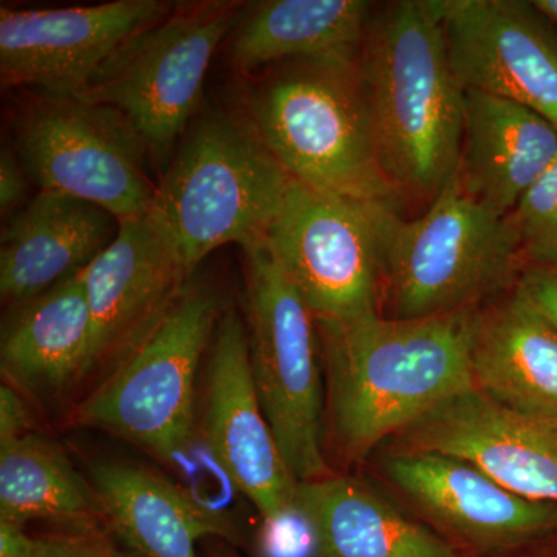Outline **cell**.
Listing matches in <instances>:
<instances>
[{"label": "cell", "instance_id": "obj_1", "mask_svg": "<svg viewBox=\"0 0 557 557\" xmlns=\"http://www.w3.org/2000/svg\"><path fill=\"white\" fill-rule=\"evenodd\" d=\"M480 307L417 319H317L330 434L361 460L432 409L474 388Z\"/></svg>", "mask_w": 557, "mask_h": 557}, {"label": "cell", "instance_id": "obj_2", "mask_svg": "<svg viewBox=\"0 0 557 557\" xmlns=\"http://www.w3.org/2000/svg\"><path fill=\"white\" fill-rule=\"evenodd\" d=\"M358 64L387 178L399 196L434 200L456 174L463 138L443 0L388 5L370 21Z\"/></svg>", "mask_w": 557, "mask_h": 557}, {"label": "cell", "instance_id": "obj_3", "mask_svg": "<svg viewBox=\"0 0 557 557\" xmlns=\"http://www.w3.org/2000/svg\"><path fill=\"white\" fill-rule=\"evenodd\" d=\"M358 61L287 62L248 90L244 115L300 185L394 205Z\"/></svg>", "mask_w": 557, "mask_h": 557}, {"label": "cell", "instance_id": "obj_4", "mask_svg": "<svg viewBox=\"0 0 557 557\" xmlns=\"http://www.w3.org/2000/svg\"><path fill=\"white\" fill-rule=\"evenodd\" d=\"M292 182L244 113L209 110L157 182L148 215L193 273L214 249L263 244Z\"/></svg>", "mask_w": 557, "mask_h": 557}, {"label": "cell", "instance_id": "obj_5", "mask_svg": "<svg viewBox=\"0 0 557 557\" xmlns=\"http://www.w3.org/2000/svg\"><path fill=\"white\" fill-rule=\"evenodd\" d=\"M527 262L511 215L469 196L457 171L418 219L388 209L381 231L383 300L398 319L479 307L518 285Z\"/></svg>", "mask_w": 557, "mask_h": 557}, {"label": "cell", "instance_id": "obj_6", "mask_svg": "<svg viewBox=\"0 0 557 557\" xmlns=\"http://www.w3.org/2000/svg\"><path fill=\"white\" fill-rule=\"evenodd\" d=\"M220 317L218 295L189 281L81 403L75 420L163 461L182 456L193 438L197 372Z\"/></svg>", "mask_w": 557, "mask_h": 557}, {"label": "cell", "instance_id": "obj_7", "mask_svg": "<svg viewBox=\"0 0 557 557\" xmlns=\"http://www.w3.org/2000/svg\"><path fill=\"white\" fill-rule=\"evenodd\" d=\"M242 11L233 0L177 3L127 39L78 98L115 112L149 157L166 159L188 132L212 58Z\"/></svg>", "mask_w": 557, "mask_h": 557}, {"label": "cell", "instance_id": "obj_8", "mask_svg": "<svg viewBox=\"0 0 557 557\" xmlns=\"http://www.w3.org/2000/svg\"><path fill=\"white\" fill-rule=\"evenodd\" d=\"M244 252L249 364L260 406L293 478H327L317 318L265 242Z\"/></svg>", "mask_w": 557, "mask_h": 557}, {"label": "cell", "instance_id": "obj_9", "mask_svg": "<svg viewBox=\"0 0 557 557\" xmlns=\"http://www.w3.org/2000/svg\"><path fill=\"white\" fill-rule=\"evenodd\" d=\"M13 149L42 193L89 201L119 222L152 207L157 182L146 170L148 152L108 108L36 95L17 115Z\"/></svg>", "mask_w": 557, "mask_h": 557}, {"label": "cell", "instance_id": "obj_10", "mask_svg": "<svg viewBox=\"0 0 557 557\" xmlns=\"http://www.w3.org/2000/svg\"><path fill=\"white\" fill-rule=\"evenodd\" d=\"M392 208L329 196L293 180L265 245L314 318L380 313L381 231Z\"/></svg>", "mask_w": 557, "mask_h": 557}, {"label": "cell", "instance_id": "obj_11", "mask_svg": "<svg viewBox=\"0 0 557 557\" xmlns=\"http://www.w3.org/2000/svg\"><path fill=\"white\" fill-rule=\"evenodd\" d=\"M174 3L113 0L67 9H0L3 89L79 97L132 36L163 20Z\"/></svg>", "mask_w": 557, "mask_h": 557}, {"label": "cell", "instance_id": "obj_12", "mask_svg": "<svg viewBox=\"0 0 557 557\" xmlns=\"http://www.w3.org/2000/svg\"><path fill=\"white\" fill-rule=\"evenodd\" d=\"M205 437L233 486L273 525L295 515L293 478L260 406L248 333L236 311H223L208 361Z\"/></svg>", "mask_w": 557, "mask_h": 557}, {"label": "cell", "instance_id": "obj_13", "mask_svg": "<svg viewBox=\"0 0 557 557\" xmlns=\"http://www.w3.org/2000/svg\"><path fill=\"white\" fill-rule=\"evenodd\" d=\"M443 11L458 84L525 106L557 129V32L533 2L443 0Z\"/></svg>", "mask_w": 557, "mask_h": 557}, {"label": "cell", "instance_id": "obj_14", "mask_svg": "<svg viewBox=\"0 0 557 557\" xmlns=\"http://www.w3.org/2000/svg\"><path fill=\"white\" fill-rule=\"evenodd\" d=\"M395 442L398 450L468 461L520 497L557 505V424L516 412L478 388L446 399Z\"/></svg>", "mask_w": 557, "mask_h": 557}, {"label": "cell", "instance_id": "obj_15", "mask_svg": "<svg viewBox=\"0 0 557 557\" xmlns=\"http://www.w3.org/2000/svg\"><path fill=\"white\" fill-rule=\"evenodd\" d=\"M384 469L435 525L475 552H511L557 533L556 504L520 497L468 461L397 450Z\"/></svg>", "mask_w": 557, "mask_h": 557}, {"label": "cell", "instance_id": "obj_16", "mask_svg": "<svg viewBox=\"0 0 557 557\" xmlns=\"http://www.w3.org/2000/svg\"><path fill=\"white\" fill-rule=\"evenodd\" d=\"M91 314L89 372L116 362L171 306L193 273L148 214L121 220L119 234L81 271Z\"/></svg>", "mask_w": 557, "mask_h": 557}, {"label": "cell", "instance_id": "obj_17", "mask_svg": "<svg viewBox=\"0 0 557 557\" xmlns=\"http://www.w3.org/2000/svg\"><path fill=\"white\" fill-rule=\"evenodd\" d=\"M119 230V220L106 209L40 190L2 230L3 302L20 306L75 276L112 244Z\"/></svg>", "mask_w": 557, "mask_h": 557}, {"label": "cell", "instance_id": "obj_18", "mask_svg": "<svg viewBox=\"0 0 557 557\" xmlns=\"http://www.w3.org/2000/svg\"><path fill=\"white\" fill-rule=\"evenodd\" d=\"M557 157V129L518 102L465 90L457 175L479 203L511 214L520 197Z\"/></svg>", "mask_w": 557, "mask_h": 557}, {"label": "cell", "instance_id": "obj_19", "mask_svg": "<svg viewBox=\"0 0 557 557\" xmlns=\"http://www.w3.org/2000/svg\"><path fill=\"white\" fill-rule=\"evenodd\" d=\"M89 472L102 520L132 556L199 557L201 539L236 533L225 516L150 469L106 460Z\"/></svg>", "mask_w": 557, "mask_h": 557}, {"label": "cell", "instance_id": "obj_20", "mask_svg": "<svg viewBox=\"0 0 557 557\" xmlns=\"http://www.w3.org/2000/svg\"><path fill=\"white\" fill-rule=\"evenodd\" d=\"M472 381L500 405L557 424V327L518 285L480 314Z\"/></svg>", "mask_w": 557, "mask_h": 557}, {"label": "cell", "instance_id": "obj_21", "mask_svg": "<svg viewBox=\"0 0 557 557\" xmlns=\"http://www.w3.org/2000/svg\"><path fill=\"white\" fill-rule=\"evenodd\" d=\"M295 515L309 530L314 557H465L364 483L343 475L299 482Z\"/></svg>", "mask_w": 557, "mask_h": 557}, {"label": "cell", "instance_id": "obj_22", "mask_svg": "<svg viewBox=\"0 0 557 557\" xmlns=\"http://www.w3.org/2000/svg\"><path fill=\"white\" fill-rule=\"evenodd\" d=\"M364 0H269L237 21L230 61L240 75L296 61H358L370 24Z\"/></svg>", "mask_w": 557, "mask_h": 557}, {"label": "cell", "instance_id": "obj_23", "mask_svg": "<svg viewBox=\"0 0 557 557\" xmlns=\"http://www.w3.org/2000/svg\"><path fill=\"white\" fill-rule=\"evenodd\" d=\"M90 351L91 314L79 271L13 307L0 362L17 387L58 392L89 375Z\"/></svg>", "mask_w": 557, "mask_h": 557}, {"label": "cell", "instance_id": "obj_24", "mask_svg": "<svg viewBox=\"0 0 557 557\" xmlns=\"http://www.w3.org/2000/svg\"><path fill=\"white\" fill-rule=\"evenodd\" d=\"M0 519L24 527L46 520L75 531L97 528L102 515L94 487L64 450L28 432L0 445Z\"/></svg>", "mask_w": 557, "mask_h": 557}, {"label": "cell", "instance_id": "obj_25", "mask_svg": "<svg viewBox=\"0 0 557 557\" xmlns=\"http://www.w3.org/2000/svg\"><path fill=\"white\" fill-rule=\"evenodd\" d=\"M509 215L527 267L557 270V157Z\"/></svg>", "mask_w": 557, "mask_h": 557}, {"label": "cell", "instance_id": "obj_26", "mask_svg": "<svg viewBox=\"0 0 557 557\" xmlns=\"http://www.w3.org/2000/svg\"><path fill=\"white\" fill-rule=\"evenodd\" d=\"M33 557H135L123 552L98 528L36 537Z\"/></svg>", "mask_w": 557, "mask_h": 557}, {"label": "cell", "instance_id": "obj_27", "mask_svg": "<svg viewBox=\"0 0 557 557\" xmlns=\"http://www.w3.org/2000/svg\"><path fill=\"white\" fill-rule=\"evenodd\" d=\"M28 177L14 149H2L0 153V212L9 220L24 207Z\"/></svg>", "mask_w": 557, "mask_h": 557}, {"label": "cell", "instance_id": "obj_28", "mask_svg": "<svg viewBox=\"0 0 557 557\" xmlns=\"http://www.w3.org/2000/svg\"><path fill=\"white\" fill-rule=\"evenodd\" d=\"M518 288L557 327V270L528 265Z\"/></svg>", "mask_w": 557, "mask_h": 557}, {"label": "cell", "instance_id": "obj_29", "mask_svg": "<svg viewBox=\"0 0 557 557\" xmlns=\"http://www.w3.org/2000/svg\"><path fill=\"white\" fill-rule=\"evenodd\" d=\"M30 416L27 406L13 387H0V445L27 435Z\"/></svg>", "mask_w": 557, "mask_h": 557}, {"label": "cell", "instance_id": "obj_30", "mask_svg": "<svg viewBox=\"0 0 557 557\" xmlns=\"http://www.w3.org/2000/svg\"><path fill=\"white\" fill-rule=\"evenodd\" d=\"M36 537L25 533V527L0 519V557H33Z\"/></svg>", "mask_w": 557, "mask_h": 557}, {"label": "cell", "instance_id": "obj_31", "mask_svg": "<svg viewBox=\"0 0 557 557\" xmlns=\"http://www.w3.org/2000/svg\"><path fill=\"white\" fill-rule=\"evenodd\" d=\"M533 5L542 16L547 17L557 28V0H536Z\"/></svg>", "mask_w": 557, "mask_h": 557}, {"label": "cell", "instance_id": "obj_32", "mask_svg": "<svg viewBox=\"0 0 557 557\" xmlns=\"http://www.w3.org/2000/svg\"><path fill=\"white\" fill-rule=\"evenodd\" d=\"M220 557H237V556H234V555H222Z\"/></svg>", "mask_w": 557, "mask_h": 557}]
</instances>
